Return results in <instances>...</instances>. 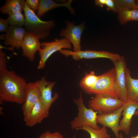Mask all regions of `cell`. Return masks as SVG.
I'll return each mask as SVG.
<instances>
[{
  "mask_svg": "<svg viewBox=\"0 0 138 138\" xmlns=\"http://www.w3.org/2000/svg\"><path fill=\"white\" fill-rule=\"evenodd\" d=\"M28 83L13 71L0 72V100L22 104L26 98Z\"/></svg>",
  "mask_w": 138,
  "mask_h": 138,
  "instance_id": "obj_1",
  "label": "cell"
},
{
  "mask_svg": "<svg viewBox=\"0 0 138 138\" xmlns=\"http://www.w3.org/2000/svg\"><path fill=\"white\" fill-rule=\"evenodd\" d=\"M24 10L25 17L24 25L27 32L39 39H44L48 37L50 30L55 26L54 21L41 20L34 11L28 6L26 2Z\"/></svg>",
  "mask_w": 138,
  "mask_h": 138,
  "instance_id": "obj_2",
  "label": "cell"
},
{
  "mask_svg": "<svg viewBox=\"0 0 138 138\" xmlns=\"http://www.w3.org/2000/svg\"><path fill=\"white\" fill-rule=\"evenodd\" d=\"M74 102L78 109L77 116L70 122L71 128L77 130L82 126H89L96 129L100 128L97 122V116L99 113L90 108H87L85 106L81 91L78 98L75 99Z\"/></svg>",
  "mask_w": 138,
  "mask_h": 138,
  "instance_id": "obj_3",
  "label": "cell"
},
{
  "mask_svg": "<svg viewBox=\"0 0 138 138\" xmlns=\"http://www.w3.org/2000/svg\"><path fill=\"white\" fill-rule=\"evenodd\" d=\"M116 75L114 68L99 75L94 86L86 92L90 94H102L118 98L115 90Z\"/></svg>",
  "mask_w": 138,
  "mask_h": 138,
  "instance_id": "obj_4",
  "label": "cell"
},
{
  "mask_svg": "<svg viewBox=\"0 0 138 138\" xmlns=\"http://www.w3.org/2000/svg\"><path fill=\"white\" fill-rule=\"evenodd\" d=\"M125 103L118 98L97 94L89 101L88 106L89 108L99 113H108L113 112Z\"/></svg>",
  "mask_w": 138,
  "mask_h": 138,
  "instance_id": "obj_5",
  "label": "cell"
},
{
  "mask_svg": "<svg viewBox=\"0 0 138 138\" xmlns=\"http://www.w3.org/2000/svg\"><path fill=\"white\" fill-rule=\"evenodd\" d=\"M42 48H40L39 53L40 59L37 68L43 69L45 65L46 61L49 57L54 53L62 49L63 48L71 49L72 45L70 41L66 38L56 39L55 41L49 42L41 43Z\"/></svg>",
  "mask_w": 138,
  "mask_h": 138,
  "instance_id": "obj_6",
  "label": "cell"
},
{
  "mask_svg": "<svg viewBox=\"0 0 138 138\" xmlns=\"http://www.w3.org/2000/svg\"><path fill=\"white\" fill-rule=\"evenodd\" d=\"M113 63L116 71L115 91L118 98L125 103L128 102V98L125 75L127 67L124 57L121 56L119 59Z\"/></svg>",
  "mask_w": 138,
  "mask_h": 138,
  "instance_id": "obj_7",
  "label": "cell"
},
{
  "mask_svg": "<svg viewBox=\"0 0 138 138\" xmlns=\"http://www.w3.org/2000/svg\"><path fill=\"white\" fill-rule=\"evenodd\" d=\"M59 51L62 54L67 57L71 56L76 60L82 59H89L99 58L108 59L113 62L120 59L119 54L105 51H96L90 50L74 52L68 50L61 49Z\"/></svg>",
  "mask_w": 138,
  "mask_h": 138,
  "instance_id": "obj_8",
  "label": "cell"
},
{
  "mask_svg": "<svg viewBox=\"0 0 138 138\" xmlns=\"http://www.w3.org/2000/svg\"><path fill=\"white\" fill-rule=\"evenodd\" d=\"M66 24V28L62 29L60 32V36L68 39L72 44L74 51H81V38L85 28L84 23L75 25L73 23L68 21L67 22Z\"/></svg>",
  "mask_w": 138,
  "mask_h": 138,
  "instance_id": "obj_9",
  "label": "cell"
},
{
  "mask_svg": "<svg viewBox=\"0 0 138 138\" xmlns=\"http://www.w3.org/2000/svg\"><path fill=\"white\" fill-rule=\"evenodd\" d=\"M124 104L112 112L99 113L97 116V123L103 126L110 128L116 138H119V121L124 107Z\"/></svg>",
  "mask_w": 138,
  "mask_h": 138,
  "instance_id": "obj_10",
  "label": "cell"
},
{
  "mask_svg": "<svg viewBox=\"0 0 138 138\" xmlns=\"http://www.w3.org/2000/svg\"><path fill=\"white\" fill-rule=\"evenodd\" d=\"M41 96L37 81L28 83L26 98L22 108L24 118L28 116L34 105L40 100Z\"/></svg>",
  "mask_w": 138,
  "mask_h": 138,
  "instance_id": "obj_11",
  "label": "cell"
},
{
  "mask_svg": "<svg viewBox=\"0 0 138 138\" xmlns=\"http://www.w3.org/2000/svg\"><path fill=\"white\" fill-rule=\"evenodd\" d=\"M27 32L25 29L21 27L10 25L4 35V44L10 45L9 49L12 51L14 48L17 49L21 45Z\"/></svg>",
  "mask_w": 138,
  "mask_h": 138,
  "instance_id": "obj_12",
  "label": "cell"
},
{
  "mask_svg": "<svg viewBox=\"0 0 138 138\" xmlns=\"http://www.w3.org/2000/svg\"><path fill=\"white\" fill-rule=\"evenodd\" d=\"M40 89L41 96L40 100L49 109L52 104L58 98V94L56 92L52 96V89L55 83L47 81L45 77L37 80Z\"/></svg>",
  "mask_w": 138,
  "mask_h": 138,
  "instance_id": "obj_13",
  "label": "cell"
},
{
  "mask_svg": "<svg viewBox=\"0 0 138 138\" xmlns=\"http://www.w3.org/2000/svg\"><path fill=\"white\" fill-rule=\"evenodd\" d=\"M49 110L40 100L34 105L28 116L24 118L26 125L29 127H32L40 123L48 117Z\"/></svg>",
  "mask_w": 138,
  "mask_h": 138,
  "instance_id": "obj_14",
  "label": "cell"
},
{
  "mask_svg": "<svg viewBox=\"0 0 138 138\" xmlns=\"http://www.w3.org/2000/svg\"><path fill=\"white\" fill-rule=\"evenodd\" d=\"M41 46L39 39L27 32L21 45L22 50V55L30 61L33 62L36 52L39 50Z\"/></svg>",
  "mask_w": 138,
  "mask_h": 138,
  "instance_id": "obj_15",
  "label": "cell"
},
{
  "mask_svg": "<svg viewBox=\"0 0 138 138\" xmlns=\"http://www.w3.org/2000/svg\"><path fill=\"white\" fill-rule=\"evenodd\" d=\"M122 114L123 117L119 124V131H123L129 134L131 128L132 119L138 109V102L128 101L125 103Z\"/></svg>",
  "mask_w": 138,
  "mask_h": 138,
  "instance_id": "obj_16",
  "label": "cell"
},
{
  "mask_svg": "<svg viewBox=\"0 0 138 138\" xmlns=\"http://www.w3.org/2000/svg\"><path fill=\"white\" fill-rule=\"evenodd\" d=\"M125 75L128 101L138 102V79L132 78L130 70L127 67L125 70Z\"/></svg>",
  "mask_w": 138,
  "mask_h": 138,
  "instance_id": "obj_17",
  "label": "cell"
},
{
  "mask_svg": "<svg viewBox=\"0 0 138 138\" xmlns=\"http://www.w3.org/2000/svg\"><path fill=\"white\" fill-rule=\"evenodd\" d=\"M72 1V0H69L66 3L59 4L56 3L52 0H40L37 15L39 17H41L49 11L61 6L66 7L70 10L71 13L74 14V10L71 6Z\"/></svg>",
  "mask_w": 138,
  "mask_h": 138,
  "instance_id": "obj_18",
  "label": "cell"
},
{
  "mask_svg": "<svg viewBox=\"0 0 138 138\" xmlns=\"http://www.w3.org/2000/svg\"><path fill=\"white\" fill-rule=\"evenodd\" d=\"M26 3L24 0H7L1 7L0 10L3 14H7L9 15L24 10Z\"/></svg>",
  "mask_w": 138,
  "mask_h": 138,
  "instance_id": "obj_19",
  "label": "cell"
},
{
  "mask_svg": "<svg viewBox=\"0 0 138 138\" xmlns=\"http://www.w3.org/2000/svg\"><path fill=\"white\" fill-rule=\"evenodd\" d=\"M118 19L122 25L130 21H138V9H128L122 10L118 13Z\"/></svg>",
  "mask_w": 138,
  "mask_h": 138,
  "instance_id": "obj_20",
  "label": "cell"
},
{
  "mask_svg": "<svg viewBox=\"0 0 138 138\" xmlns=\"http://www.w3.org/2000/svg\"><path fill=\"white\" fill-rule=\"evenodd\" d=\"M99 78V75H96L94 71H90L89 74L85 73L79 83V86L86 92L94 86Z\"/></svg>",
  "mask_w": 138,
  "mask_h": 138,
  "instance_id": "obj_21",
  "label": "cell"
},
{
  "mask_svg": "<svg viewBox=\"0 0 138 138\" xmlns=\"http://www.w3.org/2000/svg\"><path fill=\"white\" fill-rule=\"evenodd\" d=\"M87 132L90 135V138H110V135L107 132L106 127L103 126L97 129L85 125L78 129Z\"/></svg>",
  "mask_w": 138,
  "mask_h": 138,
  "instance_id": "obj_22",
  "label": "cell"
},
{
  "mask_svg": "<svg viewBox=\"0 0 138 138\" xmlns=\"http://www.w3.org/2000/svg\"><path fill=\"white\" fill-rule=\"evenodd\" d=\"M117 13L123 9H138V4L135 0H114Z\"/></svg>",
  "mask_w": 138,
  "mask_h": 138,
  "instance_id": "obj_23",
  "label": "cell"
},
{
  "mask_svg": "<svg viewBox=\"0 0 138 138\" xmlns=\"http://www.w3.org/2000/svg\"><path fill=\"white\" fill-rule=\"evenodd\" d=\"M10 25H14L21 27L24 25L25 17L21 12H18L9 15L6 19Z\"/></svg>",
  "mask_w": 138,
  "mask_h": 138,
  "instance_id": "obj_24",
  "label": "cell"
},
{
  "mask_svg": "<svg viewBox=\"0 0 138 138\" xmlns=\"http://www.w3.org/2000/svg\"><path fill=\"white\" fill-rule=\"evenodd\" d=\"M7 61L5 54L1 49L0 50V72L4 71L7 69Z\"/></svg>",
  "mask_w": 138,
  "mask_h": 138,
  "instance_id": "obj_25",
  "label": "cell"
},
{
  "mask_svg": "<svg viewBox=\"0 0 138 138\" xmlns=\"http://www.w3.org/2000/svg\"><path fill=\"white\" fill-rule=\"evenodd\" d=\"M40 0H26V3L28 6L34 11L38 10Z\"/></svg>",
  "mask_w": 138,
  "mask_h": 138,
  "instance_id": "obj_26",
  "label": "cell"
},
{
  "mask_svg": "<svg viewBox=\"0 0 138 138\" xmlns=\"http://www.w3.org/2000/svg\"><path fill=\"white\" fill-rule=\"evenodd\" d=\"M9 23L7 19H4L1 18H0V31L5 32L7 30L9 26Z\"/></svg>",
  "mask_w": 138,
  "mask_h": 138,
  "instance_id": "obj_27",
  "label": "cell"
},
{
  "mask_svg": "<svg viewBox=\"0 0 138 138\" xmlns=\"http://www.w3.org/2000/svg\"><path fill=\"white\" fill-rule=\"evenodd\" d=\"M105 6L107 10H111L114 13H117L114 0H106Z\"/></svg>",
  "mask_w": 138,
  "mask_h": 138,
  "instance_id": "obj_28",
  "label": "cell"
},
{
  "mask_svg": "<svg viewBox=\"0 0 138 138\" xmlns=\"http://www.w3.org/2000/svg\"><path fill=\"white\" fill-rule=\"evenodd\" d=\"M106 0H95V5L97 6L102 7L105 6Z\"/></svg>",
  "mask_w": 138,
  "mask_h": 138,
  "instance_id": "obj_29",
  "label": "cell"
},
{
  "mask_svg": "<svg viewBox=\"0 0 138 138\" xmlns=\"http://www.w3.org/2000/svg\"><path fill=\"white\" fill-rule=\"evenodd\" d=\"M50 138H64L63 136L59 132H56L51 133Z\"/></svg>",
  "mask_w": 138,
  "mask_h": 138,
  "instance_id": "obj_30",
  "label": "cell"
},
{
  "mask_svg": "<svg viewBox=\"0 0 138 138\" xmlns=\"http://www.w3.org/2000/svg\"><path fill=\"white\" fill-rule=\"evenodd\" d=\"M51 133L49 131H46L41 134L38 138H50Z\"/></svg>",
  "mask_w": 138,
  "mask_h": 138,
  "instance_id": "obj_31",
  "label": "cell"
},
{
  "mask_svg": "<svg viewBox=\"0 0 138 138\" xmlns=\"http://www.w3.org/2000/svg\"><path fill=\"white\" fill-rule=\"evenodd\" d=\"M119 138H124L123 137L122 134V133H120L119 134ZM131 138H138V134L136 136H132L131 137Z\"/></svg>",
  "mask_w": 138,
  "mask_h": 138,
  "instance_id": "obj_32",
  "label": "cell"
},
{
  "mask_svg": "<svg viewBox=\"0 0 138 138\" xmlns=\"http://www.w3.org/2000/svg\"><path fill=\"white\" fill-rule=\"evenodd\" d=\"M134 115L135 116L138 115V110L136 111L134 113Z\"/></svg>",
  "mask_w": 138,
  "mask_h": 138,
  "instance_id": "obj_33",
  "label": "cell"
},
{
  "mask_svg": "<svg viewBox=\"0 0 138 138\" xmlns=\"http://www.w3.org/2000/svg\"><path fill=\"white\" fill-rule=\"evenodd\" d=\"M136 3L137 4H138V0H136Z\"/></svg>",
  "mask_w": 138,
  "mask_h": 138,
  "instance_id": "obj_34",
  "label": "cell"
},
{
  "mask_svg": "<svg viewBox=\"0 0 138 138\" xmlns=\"http://www.w3.org/2000/svg\"></svg>",
  "mask_w": 138,
  "mask_h": 138,
  "instance_id": "obj_35",
  "label": "cell"
}]
</instances>
